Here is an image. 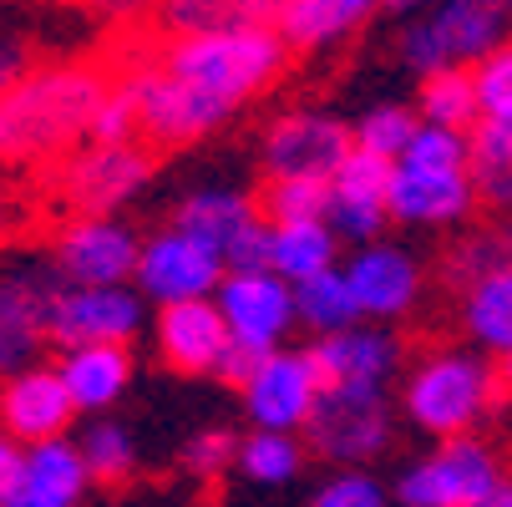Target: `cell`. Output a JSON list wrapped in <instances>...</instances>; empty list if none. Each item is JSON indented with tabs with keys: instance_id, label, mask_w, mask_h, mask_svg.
I'll list each match as a JSON object with an SVG mask.
<instances>
[{
	"instance_id": "obj_1",
	"label": "cell",
	"mask_w": 512,
	"mask_h": 507,
	"mask_svg": "<svg viewBox=\"0 0 512 507\" xmlns=\"http://www.w3.org/2000/svg\"><path fill=\"white\" fill-rule=\"evenodd\" d=\"M107 87L112 82L97 66H31L11 92H0V163H41L66 153L77 137H87Z\"/></svg>"
},
{
	"instance_id": "obj_2",
	"label": "cell",
	"mask_w": 512,
	"mask_h": 507,
	"mask_svg": "<svg viewBox=\"0 0 512 507\" xmlns=\"http://www.w3.org/2000/svg\"><path fill=\"white\" fill-rule=\"evenodd\" d=\"M158 61L178 82H188L208 102L234 112V107H244L249 97H259L264 87L279 82L289 46H284L279 26L234 21V26H213V31H193V36H168Z\"/></svg>"
},
{
	"instance_id": "obj_3",
	"label": "cell",
	"mask_w": 512,
	"mask_h": 507,
	"mask_svg": "<svg viewBox=\"0 0 512 507\" xmlns=\"http://www.w3.org/2000/svg\"><path fill=\"white\" fill-rule=\"evenodd\" d=\"M497 371L472 350H431L406 381V416L431 437H467L492 411Z\"/></svg>"
},
{
	"instance_id": "obj_4",
	"label": "cell",
	"mask_w": 512,
	"mask_h": 507,
	"mask_svg": "<svg viewBox=\"0 0 512 507\" xmlns=\"http://www.w3.org/2000/svg\"><path fill=\"white\" fill-rule=\"evenodd\" d=\"M512 31L507 0H442L431 16L411 21L401 36V56L411 71L431 77L447 66H477L487 51H497Z\"/></svg>"
},
{
	"instance_id": "obj_5",
	"label": "cell",
	"mask_w": 512,
	"mask_h": 507,
	"mask_svg": "<svg viewBox=\"0 0 512 507\" xmlns=\"http://www.w3.org/2000/svg\"><path fill=\"white\" fill-rule=\"evenodd\" d=\"M117 87L132 97L137 127L148 132L153 142H163V148H188V142H198V137H208L213 127L229 122L224 107L208 102L203 92H193L188 82H178L158 56H153V61H137Z\"/></svg>"
},
{
	"instance_id": "obj_6",
	"label": "cell",
	"mask_w": 512,
	"mask_h": 507,
	"mask_svg": "<svg viewBox=\"0 0 512 507\" xmlns=\"http://www.w3.org/2000/svg\"><path fill=\"white\" fill-rule=\"evenodd\" d=\"M178 229L203 239L229 269H269V219L234 188H198L178 203Z\"/></svg>"
},
{
	"instance_id": "obj_7",
	"label": "cell",
	"mask_w": 512,
	"mask_h": 507,
	"mask_svg": "<svg viewBox=\"0 0 512 507\" xmlns=\"http://www.w3.org/2000/svg\"><path fill=\"white\" fill-rule=\"evenodd\" d=\"M213 305L229 325V340L269 355L279 350V340L295 325V284H284L274 269H229L224 284L213 289Z\"/></svg>"
},
{
	"instance_id": "obj_8",
	"label": "cell",
	"mask_w": 512,
	"mask_h": 507,
	"mask_svg": "<svg viewBox=\"0 0 512 507\" xmlns=\"http://www.w3.org/2000/svg\"><path fill=\"white\" fill-rule=\"evenodd\" d=\"M325 396V381H320V366L310 350H269L254 376L244 381V406L254 416L259 431H305L315 406Z\"/></svg>"
},
{
	"instance_id": "obj_9",
	"label": "cell",
	"mask_w": 512,
	"mask_h": 507,
	"mask_svg": "<svg viewBox=\"0 0 512 507\" xmlns=\"http://www.w3.org/2000/svg\"><path fill=\"white\" fill-rule=\"evenodd\" d=\"M355 148L350 122L330 117V112H284L274 117V127L264 132V168L269 178H310V183H330L340 173V163Z\"/></svg>"
},
{
	"instance_id": "obj_10",
	"label": "cell",
	"mask_w": 512,
	"mask_h": 507,
	"mask_svg": "<svg viewBox=\"0 0 512 507\" xmlns=\"http://www.w3.org/2000/svg\"><path fill=\"white\" fill-rule=\"evenodd\" d=\"M229 264L218 259L203 239H193L188 229H163L142 244L137 254V289H148L158 305H183V300H213V289L224 284Z\"/></svg>"
},
{
	"instance_id": "obj_11",
	"label": "cell",
	"mask_w": 512,
	"mask_h": 507,
	"mask_svg": "<svg viewBox=\"0 0 512 507\" xmlns=\"http://www.w3.org/2000/svg\"><path fill=\"white\" fill-rule=\"evenodd\" d=\"M142 239L112 213H82L56 234V274L61 284H127L137 274Z\"/></svg>"
},
{
	"instance_id": "obj_12",
	"label": "cell",
	"mask_w": 512,
	"mask_h": 507,
	"mask_svg": "<svg viewBox=\"0 0 512 507\" xmlns=\"http://www.w3.org/2000/svg\"><path fill=\"white\" fill-rule=\"evenodd\" d=\"M497 482H502L497 457L472 437H452L436 457L416 462L396 492L406 507H477Z\"/></svg>"
},
{
	"instance_id": "obj_13",
	"label": "cell",
	"mask_w": 512,
	"mask_h": 507,
	"mask_svg": "<svg viewBox=\"0 0 512 507\" xmlns=\"http://www.w3.org/2000/svg\"><path fill=\"white\" fill-rule=\"evenodd\" d=\"M51 340L66 345H127L142 325V305L127 284H61L51 295Z\"/></svg>"
},
{
	"instance_id": "obj_14",
	"label": "cell",
	"mask_w": 512,
	"mask_h": 507,
	"mask_svg": "<svg viewBox=\"0 0 512 507\" xmlns=\"http://www.w3.org/2000/svg\"><path fill=\"white\" fill-rule=\"evenodd\" d=\"M148 178H153V158L137 142H87L82 153L66 158L61 193L82 213H112L127 198H137Z\"/></svg>"
},
{
	"instance_id": "obj_15",
	"label": "cell",
	"mask_w": 512,
	"mask_h": 507,
	"mask_svg": "<svg viewBox=\"0 0 512 507\" xmlns=\"http://www.w3.org/2000/svg\"><path fill=\"white\" fill-rule=\"evenodd\" d=\"M310 447L330 462H365L391 442V411L381 396H355V391H325L310 416Z\"/></svg>"
},
{
	"instance_id": "obj_16",
	"label": "cell",
	"mask_w": 512,
	"mask_h": 507,
	"mask_svg": "<svg viewBox=\"0 0 512 507\" xmlns=\"http://www.w3.org/2000/svg\"><path fill=\"white\" fill-rule=\"evenodd\" d=\"M61 274H11L0 279V376H21L36 366V355L51 335V295Z\"/></svg>"
},
{
	"instance_id": "obj_17",
	"label": "cell",
	"mask_w": 512,
	"mask_h": 507,
	"mask_svg": "<svg viewBox=\"0 0 512 507\" xmlns=\"http://www.w3.org/2000/svg\"><path fill=\"white\" fill-rule=\"evenodd\" d=\"M325 391H355V396H381L391 371L401 366V345L386 330H365L350 325L340 335H320V345L310 350Z\"/></svg>"
},
{
	"instance_id": "obj_18",
	"label": "cell",
	"mask_w": 512,
	"mask_h": 507,
	"mask_svg": "<svg viewBox=\"0 0 512 507\" xmlns=\"http://www.w3.org/2000/svg\"><path fill=\"white\" fill-rule=\"evenodd\" d=\"M391 168H396V163L350 148V158H345L340 173L330 178V208H325V224H330L340 239L371 244V239L381 234V224L391 219V213H386Z\"/></svg>"
},
{
	"instance_id": "obj_19",
	"label": "cell",
	"mask_w": 512,
	"mask_h": 507,
	"mask_svg": "<svg viewBox=\"0 0 512 507\" xmlns=\"http://www.w3.org/2000/svg\"><path fill=\"white\" fill-rule=\"evenodd\" d=\"M71 416H77V406H71L56 366H31V371L11 376L6 391H0V431L16 437L21 447L66 437Z\"/></svg>"
},
{
	"instance_id": "obj_20",
	"label": "cell",
	"mask_w": 512,
	"mask_h": 507,
	"mask_svg": "<svg viewBox=\"0 0 512 507\" xmlns=\"http://www.w3.org/2000/svg\"><path fill=\"white\" fill-rule=\"evenodd\" d=\"M229 325L224 315H218L213 300H183V305H163L158 315V350L173 371L183 376H218V366H224L229 355Z\"/></svg>"
},
{
	"instance_id": "obj_21",
	"label": "cell",
	"mask_w": 512,
	"mask_h": 507,
	"mask_svg": "<svg viewBox=\"0 0 512 507\" xmlns=\"http://www.w3.org/2000/svg\"><path fill=\"white\" fill-rule=\"evenodd\" d=\"M345 284L360 305V320H396L416 305L421 295V269L406 249H386V244H371L360 249L345 269Z\"/></svg>"
},
{
	"instance_id": "obj_22",
	"label": "cell",
	"mask_w": 512,
	"mask_h": 507,
	"mask_svg": "<svg viewBox=\"0 0 512 507\" xmlns=\"http://www.w3.org/2000/svg\"><path fill=\"white\" fill-rule=\"evenodd\" d=\"M477 183L472 173H436V168H391L386 188V213L401 224H457L472 208Z\"/></svg>"
},
{
	"instance_id": "obj_23",
	"label": "cell",
	"mask_w": 512,
	"mask_h": 507,
	"mask_svg": "<svg viewBox=\"0 0 512 507\" xmlns=\"http://www.w3.org/2000/svg\"><path fill=\"white\" fill-rule=\"evenodd\" d=\"M56 376L77 411H107L132 381V355L127 345H66Z\"/></svg>"
},
{
	"instance_id": "obj_24",
	"label": "cell",
	"mask_w": 512,
	"mask_h": 507,
	"mask_svg": "<svg viewBox=\"0 0 512 507\" xmlns=\"http://www.w3.org/2000/svg\"><path fill=\"white\" fill-rule=\"evenodd\" d=\"M376 11H386V0H289V11L279 16V36L289 51H320L360 31Z\"/></svg>"
},
{
	"instance_id": "obj_25",
	"label": "cell",
	"mask_w": 512,
	"mask_h": 507,
	"mask_svg": "<svg viewBox=\"0 0 512 507\" xmlns=\"http://www.w3.org/2000/svg\"><path fill=\"white\" fill-rule=\"evenodd\" d=\"M335 254H340V234L325 219L269 224V269L284 284H305V279L335 269Z\"/></svg>"
},
{
	"instance_id": "obj_26",
	"label": "cell",
	"mask_w": 512,
	"mask_h": 507,
	"mask_svg": "<svg viewBox=\"0 0 512 507\" xmlns=\"http://www.w3.org/2000/svg\"><path fill=\"white\" fill-rule=\"evenodd\" d=\"M462 330L482 350L512 355V264H502L462 289Z\"/></svg>"
},
{
	"instance_id": "obj_27",
	"label": "cell",
	"mask_w": 512,
	"mask_h": 507,
	"mask_svg": "<svg viewBox=\"0 0 512 507\" xmlns=\"http://www.w3.org/2000/svg\"><path fill=\"white\" fill-rule=\"evenodd\" d=\"M467 168L477 198H487L492 208H512V122L482 117L467 132Z\"/></svg>"
},
{
	"instance_id": "obj_28",
	"label": "cell",
	"mask_w": 512,
	"mask_h": 507,
	"mask_svg": "<svg viewBox=\"0 0 512 507\" xmlns=\"http://www.w3.org/2000/svg\"><path fill=\"white\" fill-rule=\"evenodd\" d=\"M87 482H92V472H87L77 442L51 437V442L26 447V477H21V487H36V492H46V497H56V502L71 507V502L87 492Z\"/></svg>"
},
{
	"instance_id": "obj_29",
	"label": "cell",
	"mask_w": 512,
	"mask_h": 507,
	"mask_svg": "<svg viewBox=\"0 0 512 507\" xmlns=\"http://www.w3.org/2000/svg\"><path fill=\"white\" fill-rule=\"evenodd\" d=\"M416 117L431 127H452V132L477 127L482 107H477V87H472V66H447V71L421 77V112Z\"/></svg>"
},
{
	"instance_id": "obj_30",
	"label": "cell",
	"mask_w": 512,
	"mask_h": 507,
	"mask_svg": "<svg viewBox=\"0 0 512 507\" xmlns=\"http://www.w3.org/2000/svg\"><path fill=\"white\" fill-rule=\"evenodd\" d=\"M295 315L320 335H340V330L360 325V305L345 284V269H325V274L295 284Z\"/></svg>"
},
{
	"instance_id": "obj_31",
	"label": "cell",
	"mask_w": 512,
	"mask_h": 507,
	"mask_svg": "<svg viewBox=\"0 0 512 507\" xmlns=\"http://www.w3.org/2000/svg\"><path fill=\"white\" fill-rule=\"evenodd\" d=\"M77 447H82V462H87L92 482H127L137 472V442L117 421H92Z\"/></svg>"
},
{
	"instance_id": "obj_32",
	"label": "cell",
	"mask_w": 512,
	"mask_h": 507,
	"mask_svg": "<svg viewBox=\"0 0 512 507\" xmlns=\"http://www.w3.org/2000/svg\"><path fill=\"white\" fill-rule=\"evenodd\" d=\"M416 127H421V117H416L411 107H396V102L371 107V112L355 122V148L371 153V158H386V163H401Z\"/></svg>"
},
{
	"instance_id": "obj_33",
	"label": "cell",
	"mask_w": 512,
	"mask_h": 507,
	"mask_svg": "<svg viewBox=\"0 0 512 507\" xmlns=\"http://www.w3.org/2000/svg\"><path fill=\"white\" fill-rule=\"evenodd\" d=\"M325 208H330V183H310V178H269L259 193V213L269 224L325 219Z\"/></svg>"
},
{
	"instance_id": "obj_34",
	"label": "cell",
	"mask_w": 512,
	"mask_h": 507,
	"mask_svg": "<svg viewBox=\"0 0 512 507\" xmlns=\"http://www.w3.org/2000/svg\"><path fill=\"white\" fill-rule=\"evenodd\" d=\"M305 462V447L289 437V431H254L249 442H239V467L254 477V482H289Z\"/></svg>"
},
{
	"instance_id": "obj_35",
	"label": "cell",
	"mask_w": 512,
	"mask_h": 507,
	"mask_svg": "<svg viewBox=\"0 0 512 507\" xmlns=\"http://www.w3.org/2000/svg\"><path fill=\"white\" fill-rule=\"evenodd\" d=\"M401 163L406 168H436V173H467V132L421 122L411 132V148H406Z\"/></svg>"
},
{
	"instance_id": "obj_36",
	"label": "cell",
	"mask_w": 512,
	"mask_h": 507,
	"mask_svg": "<svg viewBox=\"0 0 512 507\" xmlns=\"http://www.w3.org/2000/svg\"><path fill=\"white\" fill-rule=\"evenodd\" d=\"M472 87H477V107H482V117L512 122V36L472 66Z\"/></svg>"
},
{
	"instance_id": "obj_37",
	"label": "cell",
	"mask_w": 512,
	"mask_h": 507,
	"mask_svg": "<svg viewBox=\"0 0 512 507\" xmlns=\"http://www.w3.org/2000/svg\"><path fill=\"white\" fill-rule=\"evenodd\" d=\"M502 264H512V224L497 229V234H482V239L457 244V254L447 259V274H452L457 289H467L472 279H482V274H492Z\"/></svg>"
},
{
	"instance_id": "obj_38",
	"label": "cell",
	"mask_w": 512,
	"mask_h": 507,
	"mask_svg": "<svg viewBox=\"0 0 512 507\" xmlns=\"http://www.w3.org/2000/svg\"><path fill=\"white\" fill-rule=\"evenodd\" d=\"M158 21L168 26V36H193L213 26H234V11L229 0H158Z\"/></svg>"
},
{
	"instance_id": "obj_39",
	"label": "cell",
	"mask_w": 512,
	"mask_h": 507,
	"mask_svg": "<svg viewBox=\"0 0 512 507\" xmlns=\"http://www.w3.org/2000/svg\"><path fill=\"white\" fill-rule=\"evenodd\" d=\"M142 127H137V107L122 87H107V97L97 102L92 122H87V137L92 142H132Z\"/></svg>"
},
{
	"instance_id": "obj_40",
	"label": "cell",
	"mask_w": 512,
	"mask_h": 507,
	"mask_svg": "<svg viewBox=\"0 0 512 507\" xmlns=\"http://www.w3.org/2000/svg\"><path fill=\"white\" fill-rule=\"evenodd\" d=\"M315 507H386V492L376 477H365V472H340L320 487Z\"/></svg>"
},
{
	"instance_id": "obj_41",
	"label": "cell",
	"mask_w": 512,
	"mask_h": 507,
	"mask_svg": "<svg viewBox=\"0 0 512 507\" xmlns=\"http://www.w3.org/2000/svg\"><path fill=\"white\" fill-rule=\"evenodd\" d=\"M229 457H239V447L229 442V431H198V437L183 447V467L193 477H218L229 467Z\"/></svg>"
},
{
	"instance_id": "obj_42",
	"label": "cell",
	"mask_w": 512,
	"mask_h": 507,
	"mask_svg": "<svg viewBox=\"0 0 512 507\" xmlns=\"http://www.w3.org/2000/svg\"><path fill=\"white\" fill-rule=\"evenodd\" d=\"M31 71V51H26V41L16 36V31H6L0 26V92H11L21 77Z\"/></svg>"
},
{
	"instance_id": "obj_43",
	"label": "cell",
	"mask_w": 512,
	"mask_h": 507,
	"mask_svg": "<svg viewBox=\"0 0 512 507\" xmlns=\"http://www.w3.org/2000/svg\"><path fill=\"white\" fill-rule=\"evenodd\" d=\"M21 477H26V447L0 431V502L21 487Z\"/></svg>"
},
{
	"instance_id": "obj_44",
	"label": "cell",
	"mask_w": 512,
	"mask_h": 507,
	"mask_svg": "<svg viewBox=\"0 0 512 507\" xmlns=\"http://www.w3.org/2000/svg\"><path fill=\"white\" fill-rule=\"evenodd\" d=\"M234 21H254V26H279V16L289 11V0H229Z\"/></svg>"
},
{
	"instance_id": "obj_45",
	"label": "cell",
	"mask_w": 512,
	"mask_h": 507,
	"mask_svg": "<svg viewBox=\"0 0 512 507\" xmlns=\"http://www.w3.org/2000/svg\"><path fill=\"white\" fill-rule=\"evenodd\" d=\"M92 6H97L102 16H112V21H132V16L158 11V0H92Z\"/></svg>"
},
{
	"instance_id": "obj_46",
	"label": "cell",
	"mask_w": 512,
	"mask_h": 507,
	"mask_svg": "<svg viewBox=\"0 0 512 507\" xmlns=\"http://www.w3.org/2000/svg\"><path fill=\"white\" fill-rule=\"evenodd\" d=\"M0 507H66V502H56V497H46V492H36V487H16Z\"/></svg>"
},
{
	"instance_id": "obj_47",
	"label": "cell",
	"mask_w": 512,
	"mask_h": 507,
	"mask_svg": "<svg viewBox=\"0 0 512 507\" xmlns=\"http://www.w3.org/2000/svg\"><path fill=\"white\" fill-rule=\"evenodd\" d=\"M477 507H512V482L502 477V482H497V487H492V492L477 502Z\"/></svg>"
},
{
	"instance_id": "obj_48",
	"label": "cell",
	"mask_w": 512,
	"mask_h": 507,
	"mask_svg": "<svg viewBox=\"0 0 512 507\" xmlns=\"http://www.w3.org/2000/svg\"><path fill=\"white\" fill-rule=\"evenodd\" d=\"M386 6H391L396 16H411V11H421V6H431V0H386Z\"/></svg>"
},
{
	"instance_id": "obj_49",
	"label": "cell",
	"mask_w": 512,
	"mask_h": 507,
	"mask_svg": "<svg viewBox=\"0 0 512 507\" xmlns=\"http://www.w3.org/2000/svg\"><path fill=\"white\" fill-rule=\"evenodd\" d=\"M497 381H502V386L512 391V355H502V371H497Z\"/></svg>"
},
{
	"instance_id": "obj_50",
	"label": "cell",
	"mask_w": 512,
	"mask_h": 507,
	"mask_svg": "<svg viewBox=\"0 0 512 507\" xmlns=\"http://www.w3.org/2000/svg\"><path fill=\"white\" fill-rule=\"evenodd\" d=\"M0 234H6V193H0Z\"/></svg>"
},
{
	"instance_id": "obj_51",
	"label": "cell",
	"mask_w": 512,
	"mask_h": 507,
	"mask_svg": "<svg viewBox=\"0 0 512 507\" xmlns=\"http://www.w3.org/2000/svg\"><path fill=\"white\" fill-rule=\"evenodd\" d=\"M507 6H512V0H507Z\"/></svg>"
}]
</instances>
